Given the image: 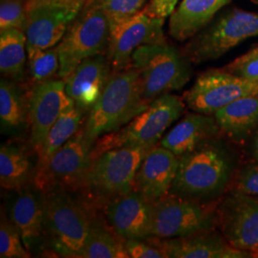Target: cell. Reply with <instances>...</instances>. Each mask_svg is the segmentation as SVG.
Returning <instances> with one entry per match:
<instances>
[{
  "label": "cell",
  "instance_id": "cell-35",
  "mask_svg": "<svg viewBox=\"0 0 258 258\" xmlns=\"http://www.w3.org/2000/svg\"><path fill=\"white\" fill-rule=\"evenodd\" d=\"M224 69L258 84V55L239 63L231 62Z\"/></svg>",
  "mask_w": 258,
  "mask_h": 258
},
{
  "label": "cell",
  "instance_id": "cell-25",
  "mask_svg": "<svg viewBox=\"0 0 258 258\" xmlns=\"http://www.w3.org/2000/svg\"><path fill=\"white\" fill-rule=\"evenodd\" d=\"M213 116L222 132L234 141H243L257 127L258 95L240 98Z\"/></svg>",
  "mask_w": 258,
  "mask_h": 258
},
{
  "label": "cell",
  "instance_id": "cell-6",
  "mask_svg": "<svg viewBox=\"0 0 258 258\" xmlns=\"http://www.w3.org/2000/svg\"><path fill=\"white\" fill-rule=\"evenodd\" d=\"M131 62L140 73L143 96L148 102L182 89L190 79V61L166 41L139 47Z\"/></svg>",
  "mask_w": 258,
  "mask_h": 258
},
{
  "label": "cell",
  "instance_id": "cell-10",
  "mask_svg": "<svg viewBox=\"0 0 258 258\" xmlns=\"http://www.w3.org/2000/svg\"><path fill=\"white\" fill-rule=\"evenodd\" d=\"M215 225L216 209L212 204L198 203L170 194L153 202L151 237H184L212 231Z\"/></svg>",
  "mask_w": 258,
  "mask_h": 258
},
{
  "label": "cell",
  "instance_id": "cell-32",
  "mask_svg": "<svg viewBox=\"0 0 258 258\" xmlns=\"http://www.w3.org/2000/svg\"><path fill=\"white\" fill-rule=\"evenodd\" d=\"M26 23L25 2L20 0H4L0 6V30L18 28L24 31Z\"/></svg>",
  "mask_w": 258,
  "mask_h": 258
},
{
  "label": "cell",
  "instance_id": "cell-8",
  "mask_svg": "<svg viewBox=\"0 0 258 258\" xmlns=\"http://www.w3.org/2000/svg\"><path fill=\"white\" fill-rule=\"evenodd\" d=\"M258 36V13L232 9L188 39L182 53L199 64L225 55L249 37Z\"/></svg>",
  "mask_w": 258,
  "mask_h": 258
},
{
  "label": "cell",
  "instance_id": "cell-20",
  "mask_svg": "<svg viewBox=\"0 0 258 258\" xmlns=\"http://www.w3.org/2000/svg\"><path fill=\"white\" fill-rule=\"evenodd\" d=\"M112 73L106 54L88 57L64 80L65 90L77 106L89 111L101 97Z\"/></svg>",
  "mask_w": 258,
  "mask_h": 258
},
{
  "label": "cell",
  "instance_id": "cell-3",
  "mask_svg": "<svg viewBox=\"0 0 258 258\" xmlns=\"http://www.w3.org/2000/svg\"><path fill=\"white\" fill-rule=\"evenodd\" d=\"M93 213L64 189L45 192V246L57 256L83 258Z\"/></svg>",
  "mask_w": 258,
  "mask_h": 258
},
{
  "label": "cell",
  "instance_id": "cell-19",
  "mask_svg": "<svg viewBox=\"0 0 258 258\" xmlns=\"http://www.w3.org/2000/svg\"><path fill=\"white\" fill-rule=\"evenodd\" d=\"M179 165V157L161 146L145 157L135 176L133 189L150 202L169 194Z\"/></svg>",
  "mask_w": 258,
  "mask_h": 258
},
{
  "label": "cell",
  "instance_id": "cell-24",
  "mask_svg": "<svg viewBox=\"0 0 258 258\" xmlns=\"http://www.w3.org/2000/svg\"><path fill=\"white\" fill-rule=\"evenodd\" d=\"M37 165L34 166L27 149L15 143L0 148V185L6 190H19L33 184Z\"/></svg>",
  "mask_w": 258,
  "mask_h": 258
},
{
  "label": "cell",
  "instance_id": "cell-28",
  "mask_svg": "<svg viewBox=\"0 0 258 258\" xmlns=\"http://www.w3.org/2000/svg\"><path fill=\"white\" fill-rule=\"evenodd\" d=\"M93 216L83 258H129L123 241L114 231Z\"/></svg>",
  "mask_w": 258,
  "mask_h": 258
},
{
  "label": "cell",
  "instance_id": "cell-18",
  "mask_svg": "<svg viewBox=\"0 0 258 258\" xmlns=\"http://www.w3.org/2000/svg\"><path fill=\"white\" fill-rule=\"evenodd\" d=\"M147 241L158 246L166 258L251 257V252L232 247L222 233L213 230L176 238L149 237Z\"/></svg>",
  "mask_w": 258,
  "mask_h": 258
},
{
  "label": "cell",
  "instance_id": "cell-13",
  "mask_svg": "<svg viewBox=\"0 0 258 258\" xmlns=\"http://www.w3.org/2000/svg\"><path fill=\"white\" fill-rule=\"evenodd\" d=\"M217 226L236 249L258 250V197L232 191L216 209Z\"/></svg>",
  "mask_w": 258,
  "mask_h": 258
},
{
  "label": "cell",
  "instance_id": "cell-21",
  "mask_svg": "<svg viewBox=\"0 0 258 258\" xmlns=\"http://www.w3.org/2000/svg\"><path fill=\"white\" fill-rule=\"evenodd\" d=\"M220 131L214 116L192 111L164 135L159 146L181 157L205 142L218 137Z\"/></svg>",
  "mask_w": 258,
  "mask_h": 258
},
{
  "label": "cell",
  "instance_id": "cell-9",
  "mask_svg": "<svg viewBox=\"0 0 258 258\" xmlns=\"http://www.w3.org/2000/svg\"><path fill=\"white\" fill-rule=\"evenodd\" d=\"M93 146L83 125L44 166L37 167L33 184L44 194L53 189L72 192L83 188L92 165Z\"/></svg>",
  "mask_w": 258,
  "mask_h": 258
},
{
  "label": "cell",
  "instance_id": "cell-34",
  "mask_svg": "<svg viewBox=\"0 0 258 258\" xmlns=\"http://www.w3.org/2000/svg\"><path fill=\"white\" fill-rule=\"evenodd\" d=\"M234 191L258 197V165L243 167L236 176Z\"/></svg>",
  "mask_w": 258,
  "mask_h": 258
},
{
  "label": "cell",
  "instance_id": "cell-7",
  "mask_svg": "<svg viewBox=\"0 0 258 258\" xmlns=\"http://www.w3.org/2000/svg\"><path fill=\"white\" fill-rule=\"evenodd\" d=\"M151 148L120 147L94 159L84 188L95 203L111 200L133 190L135 176Z\"/></svg>",
  "mask_w": 258,
  "mask_h": 258
},
{
  "label": "cell",
  "instance_id": "cell-38",
  "mask_svg": "<svg viewBox=\"0 0 258 258\" xmlns=\"http://www.w3.org/2000/svg\"><path fill=\"white\" fill-rule=\"evenodd\" d=\"M252 151H253V156L258 161V131L253 140V146H252Z\"/></svg>",
  "mask_w": 258,
  "mask_h": 258
},
{
  "label": "cell",
  "instance_id": "cell-12",
  "mask_svg": "<svg viewBox=\"0 0 258 258\" xmlns=\"http://www.w3.org/2000/svg\"><path fill=\"white\" fill-rule=\"evenodd\" d=\"M258 95V84L223 69L200 75L192 87L184 93L185 105L194 112L214 115L240 98Z\"/></svg>",
  "mask_w": 258,
  "mask_h": 258
},
{
  "label": "cell",
  "instance_id": "cell-36",
  "mask_svg": "<svg viewBox=\"0 0 258 258\" xmlns=\"http://www.w3.org/2000/svg\"><path fill=\"white\" fill-rule=\"evenodd\" d=\"M179 0H150L144 9L157 19L166 20L174 12Z\"/></svg>",
  "mask_w": 258,
  "mask_h": 258
},
{
  "label": "cell",
  "instance_id": "cell-27",
  "mask_svg": "<svg viewBox=\"0 0 258 258\" xmlns=\"http://www.w3.org/2000/svg\"><path fill=\"white\" fill-rule=\"evenodd\" d=\"M86 113L87 111L73 104L58 117L37 154V168L44 166L50 158L81 129Z\"/></svg>",
  "mask_w": 258,
  "mask_h": 258
},
{
  "label": "cell",
  "instance_id": "cell-15",
  "mask_svg": "<svg viewBox=\"0 0 258 258\" xmlns=\"http://www.w3.org/2000/svg\"><path fill=\"white\" fill-rule=\"evenodd\" d=\"M28 98L31 143L38 154L58 117L75 103L66 93L64 81L59 78L35 83Z\"/></svg>",
  "mask_w": 258,
  "mask_h": 258
},
{
  "label": "cell",
  "instance_id": "cell-2",
  "mask_svg": "<svg viewBox=\"0 0 258 258\" xmlns=\"http://www.w3.org/2000/svg\"><path fill=\"white\" fill-rule=\"evenodd\" d=\"M149 103L144 99L141 77L134 65L113 72L83 123L86 138L94 145L103 135L126 124Z\"/></svg>",
  "mask_w": 258,
  "mask_h": 258
},
{
  "label": "cell",
  "instance_id": "cell-11",
  "mask_svg": "<svg viewBox=\"0 0 258 258\" xmlns=\"http://www.w3.org/2000/svg\"><path fill=\"white\" fill-rule=\"evenodd\" d=\"M85 0H27L24 33L27 53L55 47L76 19Z\"/></svg>",
  "mask_w": 258,
  "mask_h": 258
},
{
  "label": "cell",
  "instance_id": "cell-17",
  "mask_svg": "<svg viewBox=\"0 0 258 258\" xmlns=\"http://www.w3.org/2000/svg\"><path fill=\"white\" fill-rule=\"evenodd\" d=\"M108 226L121 239L147 240L153 226V202L136 190L106 203L104 210Z\"/></svg>",
  "mask_w": 258,
  "mask_h": 258
},
{
  "label": "cell",
  "instance_id": "cell-39",
  "mask_svg": "<svg viewBox=\"0 0 258 258\" xmlns=\"http://www.w3.org/2000/svg\"><path fill=\"white\" fill-rule=\"evenodd\" d=\"M251 257H257L258 258V250L254 251L251 253Z\"/></svg>",
  "mask_w": 258,
  "mask_h": 258
},
{
  "label": "cell",
  "instance_id": "cell-16",
  "mask_svg": "<svg viewBox=\"0 0 258 258\" xmlns=\"http://www.w3.org/2000/svg\"><path fill=\"white\" fill-rule=\"evenodd\" d=\"M6 211L30 252L45 246V194L43 191L34 184L13 190L7 199Z\"/></svg>",
  "mask_w": 258,
  "mask_h": 258
},
{
  "label": "cell",
  "instance_id": "cell-40",
  "mask_svg": "<svg viewBox=\"0 0 258 258\" xmlns=\"http://www.w3.org/2000/svg\"><path fill=\"white\" fill-rule=\"evenodd\" d=\"M251 2L254 4H258V0H251Z\"/></svg>",
  "mask_w": 258,
  "mask_h": 258
},
{
  "label": "cell",
  "instance_id": "cell-14",
  "mask_svg": "<svg viewBox=\"0 0 258 258\" xmlns=\"http://www.w3.org/2000/svg\"><path fill=\"white\" fill-rule=\"evenodd\" d=\"M165 21L152 17L143 9L111 32L106 56L113 72H118L132 64V55L139 47L166 42L163 29Z\"/></svg>",
  "mask_w": 258,
  "mask_h": 258
},
{
  "label": "cell",
  "instance_id": "cell-30",
  "mask_svg": "<svg viewBox=\"0 0 258 258\" xmlns=\"http://www.w3.org/2000/svg\"><path fill=\"white\" fill-rule=\"evenodd\" d=\"M31 252L25 247L21 234L7 213L1 211L0 221V257L29 258Z\"/></svg>",
  "mask_w": 258,
  "mask_h": 258
},
{
  "label": "cell",
  "instance_id": "cell-33",
  "mask_svg": "<svg viewBox=\"0 0 258 258\" xmlns=\"http://www.w3.org/2000/svg\"><path fill=\"white\" fill-rule=\"evenodd\" d=\"M123 246L129 258H166L162 249L147 240H124Z\"/></svg>",
  "mask_w": 258,
  "mask_h": 258
},
{
  "label": "cell",
  "instance_id": "cell-23",
  "mask_svg": "<svg viewBox=\"0 0 258 258\" xmlns=\"http://www.w3.org/2000/svg\"><path fill=\"white\" fill-rule=\"evenodd\" d=\"M29 98L19 82L7 78L0 82V128L5 135H19L27 128Z\"/></svg>",
  "mask_w": 258,
  "mask_h": 258
},
{
  "label": "cell",
  "instance_id": "cell-26",
  "mask_svg": "<svg viewBox=\"0 0 258 258\" xmlns=\"http://www.w3.org/2000/svg\"><path fill=\"white\" fill-rule=\"evenodd\" d=\"M28 59L27 38L24 31L11 28L0 32V71L5 78L21 82Z\"/></svg>",
  "mask_w": 258,
  "mask_h": 258
},
{
  "label": "cell",
  "instance_id": "cell-31",
  "mask_svg": "<svg viewBox=\"0 0 258 258\" xmlns=\"http://www.w3.org/2000/svg\"><path fill=\"white\" fill-rule=\"evenodd\" d=\"M148 0H103V10L108 19L110 33L137 15Z\"/></svg>",
  "mask_w": 258,
  "mask_h": 258
},
{
  "label": "cell",
  "instance_id": "cell-37",
  "mask_svg": "<svg viewBox=\"0 0 258 258\" xmlns=\"http://www.w3.org/2000/svg\"><path fill=\"white\" fill-rule=\"evenodd\" d=\"M256 55H258V47L252 49V50H250L248 53H246L245 55H241L238 58H236L235 60H233L232 62H233V63H239V62H242V61H245V60L249 59L250 57L256 56Z\"/></svg>",
  "mask_w": 258,
  "mask_h": 258
},
{
  "label": "cell",
  "instance_id": "cell-22",
  "mask_svg": "<svg viewBox=\"0 0 258 258\" xmlns=\"http://www.w3.org/2000/svg\"><path fill=\"white\" fill-rule=\"evenodd\" d=\"M231 0H183L169 17L168 33L177 41H185L207 27L219 10Z\"/></svg>",
  "mask_w": 258,
  "mask_h": 258
},
{
  "label": "cell",
  "instance_id": "cell-1",
  "mask_svg": "<svg viewBox=\"0 0 258 258\" xmlns=\"http://www.w3.org/2000/svg\"><path fill=\"white\" fill-rule=\"evenodd\" d=\"M236 157L219 137L211 139L179 157L169 194L202 204L219 199L231 183Z\"/></svg>",
  "mask_w": 258,
  "mask_h": 258
},
{
  "label": "cell",
  "instance_id": "cell-29",
  "mask_svg": "<svg viewBox=\"0 0 258 258\" xmlns=\"http://www.w3.org/2000/svg\"><path fill=\"white\" fill-rule=\"evenodd\" d=\"M28 71L33 83L53 80L59 71V55L56 46L28 52Z\"/></svg>",
  "mask_w": 258,
  "mask_h": 258
},
{
  "label": "cell",
  "instance_id": "cell-4",
  "mask_svg": "<svg viewBox=\"0 0 258 258\" xmlns=\"http://www.w3.org/2000/svg\"><path fill=\"white\" fill-rule=\"evenodd\" d=\"M184 111V100L179 96L167 93L158 97L126 124L98 139L93 146L92 160L113 148L156 147Z\"/></svg>",
  "mask_w": 258,
  "mask_h": 258
},
{
  "label": "cell",
  "instance_id": "cell-5",
  "mask_svg": "<svg viewBox=\"0 0 258 258\" xmlns=\"http://www.w3.org/2000/svg\"><path fill=\"white\" fill-rule=\"evenodd\" d=\"M109 38L110 27L103 0H85L56 45L60 63L58 78L64 81L84 59L106 54Z\"/></svg>",
  "mask_w": 258,
  "mask_h": 258
}]
</instances>
